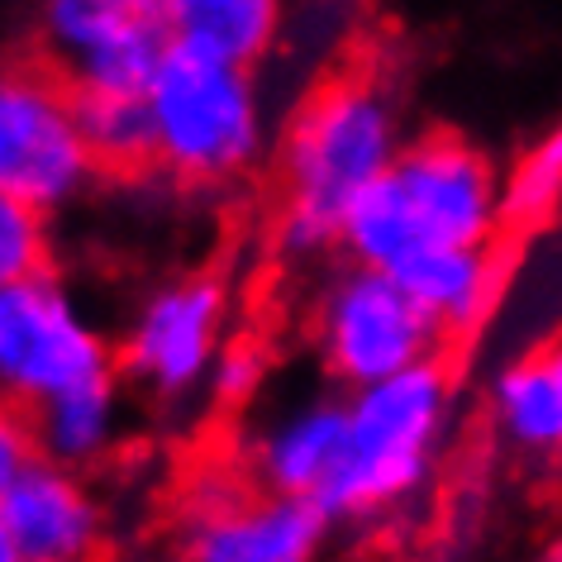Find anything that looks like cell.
Listing matches in <instances>:
<instances>
[{
  "instance_id": "6da1fadb",
  "label": "cell",
  "mask_w": 562,
  "mask_h": 562,
  "mask_svg": "<svg viewBox=\"0 0 562 562\" xmlns=\"http://www.w3.org/2000/svg\"><path fill=\"white\" fill-rule=\"evenodd\" d=\"M491 195V162L462 134L434 130L358 195L344 220V244L382 277L429 252H476L496 220Z\"/></svg>"
},
{
  "instance_id": "7a4b0ae2",
  "label": "cell",
  "mask_w": 562,
  "mask_h": 562,
  "mask_svg": "<svg viewBox=\"0 0 562 562\" xmlns=\"http://www.w3.org/2000/svg\"><path fill=\"white\" fill-rule=\"evenodd\" d=\"M391 105L372 67L334 72L301 105L286 148V210L281 244L286 252H315L344 238V220L358 195L386 177Z\"/></svg>"
},
{
  "instance_id": "3957f363",
  "label": "cell",
  "mask_w": 562,
  "mask_h": 562,
  "mask_svg": "<svg viewBox=\"0 0 562 562\" xmlns=\"http://www.w3.org/2000/svg\"><path fill=\"white\" fill-rule=\"evenodd\" d=\"M443 396V362H425V368H411L382 386L362 391L358 405L348 411L344 453L315 501L329 515H362L411 491L419 482V468H425Z\"/></svg>"
},
{
  "instance_id": "277c9868",
  "label": "cell",
  "mask_w": 562,
  "mask_h": 562,
  "mask_svg": "<svg viewBox=\"0 0 562 562\" xmlns=\"http://www.w3.org/2000/svg\"><path fill=\"white\" fill-rule=\"evenodd\" d=\"M158 162L181 177H224L258 148V110L248 77L172 48L148 91Z\"/></svg>"
},
{
  "instance_id": "5b68a950",
  "label": "cell",
  "mask_w": 562,
  "mask_h": 562,
  "mask_svg": "<svg viewBox=\"0 0 562 562\" xmlns=\"http://www.w3.org/2000/svg\"><path fill=\"white\" fill-rule=\"evenodd\" d=\"M91 177L72 87L48 58L0 67V195L44 210Z\"/></svg>"
},
{
  "instance_id": "8992f818",
  "label": "cell",
  "mask_w": 562,
  "mask_h": 562,
  "mask_svg": "<svg viewBox=\"0 0 562 562\" xmlns=\"http://www.w3.org/2000/svg\"><path fill=\"white\" fill-rule=\"evenodd\" d=\"M48 53L72 91L148 95L167 53L172 24L167 5L148 0H63L48 10Z\"/></svg>"
},
{
  "instance_id": "52a82bcc",
  "label": "cell",
  "mask_w": 562,
  "mask_h": 562,
  "mask_svg": "<svg viewBox=\"0 0 562 562\" xmlns=\"http://www.w3.org/2000/svg\"><path fill=\"white\" fill-rule=\"evenodd\" d=\"M95 382H110L105 348L91 329H81L48 277L0 291V386L10 401L38 411Z\"/></svg>"
},
{
  "instance_id": "ba28073f",
  "label": "cell",
  "mask_w": 562,
  "mask_h": 562,
  "mask_svg": "<svg viewBox=\"0 0 562 562\" xmlns=\"http://www.w3.org/2000/svg\"><path fill=\"white\" fill-rule=\"evenodd\" d=\"M319 339L339 376L358 386H382L411 368H425L429 348L443 339V325L419 311L391 277L358 267L329 291Z\"/></svg>"
},
{
  "instance_id": "9c48e42d",
  "label": "cell",
  "mask_w": 562,
  "mask_h": 562,
  "mask_svg": "<svg viewBox=\"0 0 562 562\" xmlns=\"http://www.w3.org/2000/svg\"><path fill=\"white\" fill-rule=\"evenodd\" d=\"M329 510L311 496L248 501L234 491H210L195 510L181 562H311Z\"/></svg>"
},
{
  "instance_id": "30bf717a",
  "label": "cell",
  "mask_w": 562,
  "mask_h": 562,
  "mask_svg": "<svg viewBox=\"0 0 562 562\" xmlns=\"http://www.w3.org/2000/svg\"><path fill=\"white\" fill-rule=\"evenodd\" d=\"M224 315V286L215 277H191L167 286L144 311L130 339V372L158 391H181L201 376Z\"/></svg>"
},
{
  "instance_id": "8fae6325",
  "label": "cell",
  "mask_w": 562,
  "mask_h": 562,
  "mask_svg": "<svg viewBox=\"0 0 562 562\" xmlns=\"http://www.w3.org/2000/svg\"><path fill=\"white\" fill-rule=\"evenodd\" d=\"M0 519L20 562H81L101 525L87 491L44 458L0 496Z\"/></svg>"
},
{
  "instance_id": "7c38bea8",
  "label": "cell",
  "mask_w": 562,
  "mask_h": 562,
  "mask_svg": "<svg viewBox=\"0 0 562 562\" xmlns=\"http://www.w3.org/2000/svg\"><path fill=\"white\" fill-rule=\"evenodd\" d=\"M167 24L172 48L244 72L272 38L277 10L267 0H177L167 5Z\"/></svg>"
},
{
  "instance_id": "4fadbf2b",
  "label": "cell",
  "mask_w": 562,
  "mask_h": 562,
  "mask_svg": "<svg viewBox=\"0 0 562 562\" xmlns=\"http://www.w3.org/2000/svg\"><path fill=\"white\" fill-rule=\"evenodd\" d=\"M344 434H348V411L339 405H319V411L291 419L281 434H272L258 458V468L267 476V486L277 496H319L334 472V462L344 453Z\"/></svg>"
},
{
  "instance_id": "5bb4252c",
  "label": "cell",
  "mask_w": 562,
  "mask_h": 562,
  "mask_svg": "<svg viewBox=\"0 0 562 562\" xmlns=\"http://www.w3.org/2000/svg\"><path fill=\"white\" fill-rule=\"evenodd\" d=\"M77 130L91 153V167L105 172H144L158 162V134H153L148 95H101V91H72Z\"/></svg>"
},
{
  "instance_id": "9a60e30c",
  "label": "cell",
  "mask_w": 562,
  "mask_h": 562,
  "mask_svg": "<svg viewBox=\"0 0 562 562\" xmlns=\"http://www.w3.org/2000/svg\"><path fill=\"white\" fill-rule=\"evenodd\" d=\"M562 201V124L543 138L539 148L519 162L515 172V187H510V201L501 210V229H496V244H491V272L505 281V267H510L515 248L539 229V224L553 215Z\"/></svg>"
},
{
  "instance_id": "2e32d148",
  "label": "cell",
  "mask_w": 562,
  "mask_h": 562,
  "mask_svg": "<svg viewBox=\"0 0 562 562\" xmlns=\"http://www.w3.org/2000/svg\"><path fill=\"white\" fill-rule=\"evenodd\" d=\"M34 434H38V453L58 458V462H87L105 448L110 439V382L67 391V396L38 405Z\"/></svg>"
},
{
  "instance_id": "e0dca14e",
  "label": "cell",
  "mask_w": 562,
  "mask_h": 562,
  "mask_svg": "<svg viewBox=\"0 0 562 562\" xmlns=\"http://www.w3.org/2000/svg\"><path fill=\"white\" fill-rule=\"evenodd\" d=\"M34 277H48L44 220H38L34 205L15 201V195H0V291Z\"/></svg>"
},
{
  "instance_id": "ac0fdd59",
  "label": "cell",
  "mask_w": 562,
  "mask_h": 562,
  "mask_svg": "<svg viewBox=\"0 0 562 562\" xmlns=\"http://www.w3.org/2000/svg\"><path fill=\"white\" fill-rule=\"evenodd\" d=\"M44 458L38 453V434H34V415L15 405L10 396H0V496L20 482L34 462Z\"/></svg>"
},
{
  "instance_id": "d6986e66",
  "label": "cell",
  "mask_w": 562,
  "mask_h": 562,
  "mask_svg": "<svg viewBox=\"0 0 562 562\" xmlns=\"http://www.w3.org/2000/svg\"><path fill=\"white\" fill-rule=\"evenodd\" d=\"M258 382H262V353L258 348H248V344L229 348V353H224V368H220V382H215L220 401H229V405L248 401Z\"/></svg>"
},
{
  "instance_id": "ffe728a7",
  "label": "cell",
  "mask_w": 562,
  "mask_h": 562,
  "mask_svg": "<svg viewBox=\"0 0 562 562\" xmlns=\"http://www.w3.org/2000/svg\"><path fill=\"white\" fill-rule=\"evenodd\" d=\"M0 562H20L15 543H10V529H5V519H0Z\"/></svg>"
}]
</instances>
